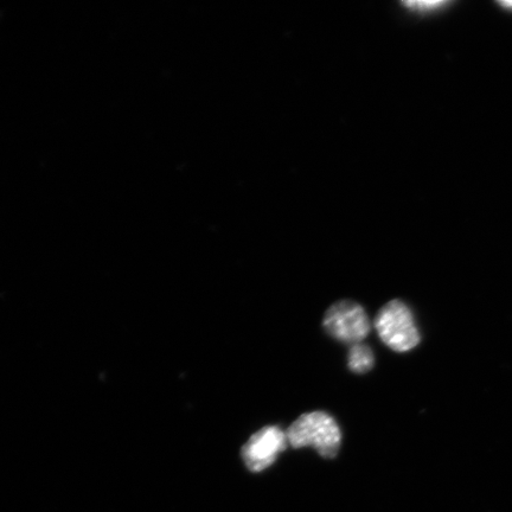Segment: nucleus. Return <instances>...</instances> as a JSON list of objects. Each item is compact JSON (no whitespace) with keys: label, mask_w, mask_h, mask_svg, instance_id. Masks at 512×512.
<instances>
[{"label":"nucleus","mask_w":512,"mask_h":512,"mask_svg":"<svg viewBox=\"0 0 512 512\" xmlns=\"http://www.w3.org/2000/svg\"><path fill=\"white\" fill-rule=\"evenodd\" d=\"M375 357L368 345L358 343L351 345L348 354V367L352 373L366 374L374 368Z\"/></svg>","instance_id":"5"},{"label":"nucleus","mask_w":512,"mask_h":512,"mask_svg":"<svg viewBox=\"0 0 512 512\" xmlns=\"http://www.w3.org/2000/svg\"><path fill=\"white\" fill-rule=\"evenodd\" d=\"M409 6H411V8H414V9H418V10H426V9H430V8H439V6H443L445 5L444 2H428V3H425V2H419V3H409L407 4Z\"/></svg>","instance_id":"6"},{"label":"nucleus","mask_w":512,"mask_h":512,"mask_svg":"<svg viewBox=\"0 0 512 512\" xmlns=\"http://www.w3.org/2000/svg\"><path fill=\"white\" fill-rule=\"evenodd\" d=\"M374 325L381 341L393 351H411L420 343V332L413 313L399 299L382 307L377 313Z\"/></svg>","instance_id":"2"},{"label":"nucleus","mask_w":512,"mask_h":512,"mask_svg":"<svg viewBox=\"0 0 512 512\" xmlns=\"http://www.w3.org/2000/svg\"><path fill=\"white\" fill-rule=\"evenodd\" d=\"M323 326L336 341L351 345L364 341L371 330L367 312L352 300L332 304L325 312Z\"/></svg>","instance_id":"3"},{"label":"nucleus","mask_w":512,"mask_h":512,"mask_svg":"<svg viewBox=\"0 0 512 512\" xmlns=\"http://www.w3.org/2000/svg\"><path fill=\"white\" fill-rule=\"evenodd\" d=\"M501 5L505 9L512 10V2H502Z\"/></svg>","instance_id":"7"},{"label":"nucleus","mask_w":512,"mask_h":512,"mask_svg":"<svg viewBox=\"0 0 512 512\" xmlns=\"http://www.w3.org/2000/svg\"><path fill=\"white\" fill-rule=\"evenodd\" d=\"M288 445L286 432L278 426L262 427L242 447L241 456L247 469L261 472L275 463Z\"/></svg>","instance_id":"4"},{"label":"nucleus","mask_w":512,"mask_h":512,"mask_svg":"<svg viewBox=\"0 0 512 512\" xmlns=\"http://www.w3.org/2000/svg\"><path fill=\"white\" fill-rule=\"evenodd\" d=\"M293 448L313 447L320 457L334 459L342 445V432L336 420L325 412L300 415L286 431Z\"/></svg>","instance_id":"1"}]
</instances>
